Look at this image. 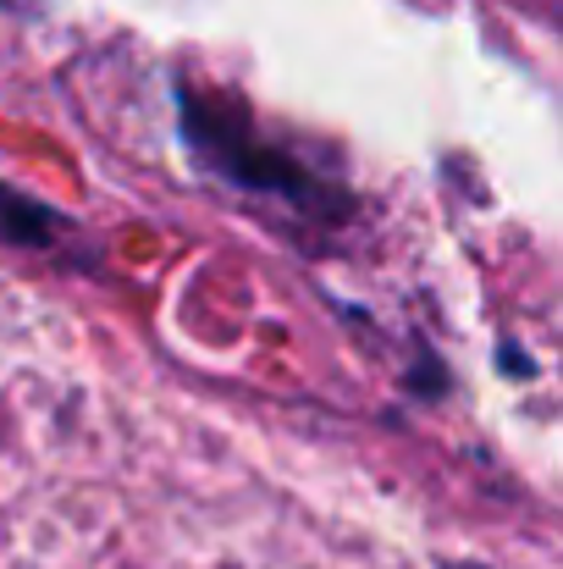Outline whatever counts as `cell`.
<instances>
[{"mask_svg":"<svg viewBox=\"0 0 563 569\" xmlns=\"http://www.w3.org/2000/svg\"><path fill=\"white\" fill-rule=\"evenodd\" d=\"M72 238V221L56 210V204H44V199H33V193L11 189V183H0V243H11V249H33V254H50V249H61Z\"/></svg>","mask_w":563,"mask_h":569,"instance_id":"7a4b0ae2","label":"cell"},{"mask_svg":"<svg viewBox=\"0 0 563 569\" xmlns=\"http://www.w3.org/2000/svg\"><path fill=\"white\" fill-rule=\"evenodd\" d=\"M178 122H183L188 150L232 189L249 193H271V199H288L299 210H321V216H338L343 199L326 189L299 156L277 150L260 122L221 89H188L178 83Z\"/></svg>","mask_w":563,"mask_h":569,"instance_id":"6da1fadb","label":"cell"}]
</instances>
